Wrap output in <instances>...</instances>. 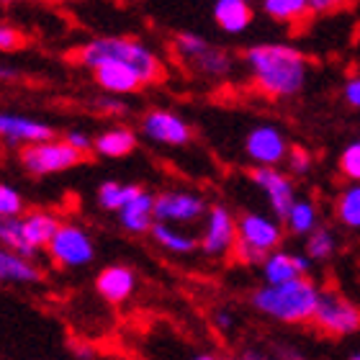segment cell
<instances>
[{
  "label": "cell",
  "mask_w": 360,
  "mask_h": 360,
  "mask_svg": "<svg viewBox=\"0 0 360 360\" xmlns=\"http://www.w3.org/2000/svg\"><path fill=\"white\" fill-rule=\"evenodd\" d=\"M193 360H219L217 355H211V353H201V355H195Z\"/></svg>",
  "instance_id": "ab89813d"
},
{
  "label": "cell",
  "mask_w": 360,
  "mask_h": 360,
  "mask_svg": "<svg viewBox=\"0 0 360 360\" xmlns=\"http://www.w3.org/2000/svg\"><path fill=\"white\" fill-rule=\"evenodd\" d=\"M23 46V34L8 23H0V52H15Z\"/></svg>",
  "instance_id": "1f68e13d"
},
{
  "label": "cell",
  "mask_w": 360,
  "mask_h": 360,
  "mask_svg": "<svg viewBox=\"0 0 360 360\" xmlns=\"http://www.w3.org/2000/svg\"><path fill=\"white\" fill-rule=\"evenodd\" d=\"M342 96H345L347 105H353V108H360V75L350 77L342 88Z\"/></svg>",
  "instance_id": "d590c367"
},
{
  "label": "cell",
  "mask_w": 360,
  "mask_h": 360,
  "mask_svg": "<svg viewBox=\"0 0 360 360\" xmlns=\"http://www.w3.org/2000/svg\"><path fill=\"white\" fill-rule=\"evenodd\" d=\"M250 0H217L214 3V21L224 34H242L252 23Z\"/></svg>",
  "instance_id": "7402d4cb"
},
{
  "label": "cell",
  "mask_w": 360,
  "mask_h": 360,
  "mask_svg": "<svg viewBox=\"0 0 360 360\" xmlns=\"http://www.w3.org/2000/svg\"><path fill=\"white\" fill-rule=\"evenodd\" d=\"M44 281V270L31 257L15 255L0 248V283L3 285H37Z\"/></svg>",
  "instance_id": "ac0fdd59"
},
{
  "label": "cell",
  "mask_w": 360,
  "mask_h": 360,
  "mask_svg": "<svg viewBox=\"0 0 360 360\" xmlns=\"http://www.w3.org/2000/svg\"><path fill=\"white\" fill-rule=\"evenodd\" d=\"M340 173L345 175L347 180L360 183V139L347 144L342 150V155H340Z\"/></svg>",
  "instance_id": "4dcf8cb0"
},
{
  "label": "cell",
  "mask_w": 360,
  "mask_h": 360,
  "mask_svg": "<svg viewBox=\"0 0 360 360\" xmlns=\"http://www.w3.org/2000/svg\"><path fill=\"white\" fill-rule=\"evenodd\" d=\"M0 139L11 147H31L54 139V129L41 119H31L21 113L0 111Z\"/></svg>",
  "instance_id": "5bb4252c"
},
{
  "label": "cell",
  "mask_w": 360,
  "mask_h": 360,
  "mask_svg": "<svg viewBox=\"0 0 360 360\" xmlns=\"http://www.w3.org/2000/svg\"><path fill=\"white\" fill-rule=\"evenodd\" d=\"M263 13L278 23H296L311 11L309 0H260Z\"/></svg>",
  "instance_id": "484cf974"
},
{
  "label": "cell",
  "mask_w": 360,
  "mask_h": 360,
  "mask_svg": "<svg viewBox=\"0 0 360 360\" xmlns=\"http://www.w3.org/2000/svg\"><path fill=\"white\" fill-rule=\"evenodd\" d=\"M237 245V219L224 203L209 206V214L203 219V232L198 237V250L206 257H226L234 252Z\"/></svg>",
  "instance_id": "30bf717a"
},
{
  "label": "cell",
  "mask_w": 360,
  "mask_h": 360,
  "mask_svg": "<svg viewBox=\"0 0 360 360\" xmlns=\"http://www.w3.org/2000/svg\"><path fill=\"white\" fill-rule=\"evenodd\" d=\"M26 214V203L18 188L0 183V219H18Z\"/></svg>",
  "instance_id": "f546056e"
},
{
  "label": "cell",
  "mask_w": 360,
  "mask_h": 360,
  "mask_svg": "<svg viewBox=\"0 0 360 360\" xmlns=\"http://www.w3.org/2000/svg\"><path fill=\"white\" fill-rule=\"evenodd\" d=\"M260 270H263L265 285H281L288 283V281H296V278H307V273L311 270V260L307 255H293V252L276 250L273 255L265 257Z\"/></svg>",
  "instance_id": "e0dca14e"
},
{
  "label": "cell",
  "mask_w": 360,
  "mask_h": 360,
  "mask_svg": "<svg viewBox=\"0 0 360 360\" xmlns=\"http://www.w3.org/2000/svg\"><path fill=\"white\" fill-rule=\"evenodd\" d=\"M350 0H309V8L314 11V13H332V11H340V8H345Z\"/></svg>",
  "instance_id": "8d00e7d4"
},
{
  "label": "cell",
  "mask_w": 360,
  "mask_h": 360,
  "mask_svg": "<svg viewBox=\"0 0 360 360\" xmlns=\"http://www.w3.org/2000/svg\"><path fill=\"white\" fill-rule=\"evenodd\" d=\"M319 288L311 278H296L281 285H257L250 293V304L257 314L281 324H307L314 319Z\"/></svg>",
  "instance_id": "7a4b0ae2"
},
{
  "label": "cell",
  "mask_w": 360,
  "mask_h": 360,
  "mask_svg": "<svg viewBox=\"0 0 360 360\" xmlns=\"http://www.w3.org/2000/svg\"><path fill=\"white\" fill-rule=\"evenodd\" d=\"M285 160H288V167H291L293 175H307L309 167H311V158H309V152L301 150V147H293Z\"/></svg>",
  "instance_id": "d6a6232c"
},
{
  "label": "cell",
  "mask_w": 360,
  "mask_h": 360,
  "mask_svg": "<svg viewBox=\"0 0 360 360\" xmlns=\"http://www.w3.org/2000/svg\"><path fill=\"white\" fill-rule=\"evenodd\" d=\"M65 142H68L72 150L80 152V155L93 152V136H90L88 131H83V129H72V131H68V134H65Z\"/></svg>",
  "instance_id": "836d02e7"
},
{
  "label": "cell",
  "mask_w": 360,
  "mask_h": 360,
  "mask_svg": "<svg viewBox=\"0 0 360 360\" xmlns=\"http://www.w3.org/2000/svg\"><path fill=\"white\" fill-rule=\"evenodd\" d=\"M96 291L108 304H124L136 291V273L129 265H105L96 278Z\"/></svg>",
  "instance_id": "2e32d148"
},
{
  "label": "cell",
  "mask_w": 360,
  "mask_h": 360,
  "mask_svg": "<svg viewBox=\"0 0 360 360\" xmlns=\"http://www.w3.org/2000/svg\"><path fill=\"white\" fill-rule=\"evenodd\" d=\"M116 217L129 234H150L155 226V193L142 188Z\"/></svg>",
  "instance_id": "d6986e66"
},
{
  "label": "cell",
  "mask_w": 360,
  "mask_h": 360,
  "mask_svg": "<svg viewBox=\"0 0 360 360\" xmlns=\"http://www.w3.org/2000/svg\"><path fill=\"white\" fill-rule=\"evenodd\" d=\"M0 248L11 250L15 255H23V257H31L34 260V250L31 245L26 242L23 237V224H21V217L18 219H0Z\"/></svg>",
  "instance_id": "4316f807"
},
{
  "label": "cell",
  "mask_w": 360,
  "mask_h": 360,
  "mask_svg": "<svg viewBox=\"0 0 360 360\" xmlns=\"http://www.w3.org/2000/svg\"><path fill=\"white\" fill-rule=\"evenodd\" d=\"M285 226L288 232L296 234V237H309L319 226V214H316V206L309 198H296V203L291 206L288 217H285Z\"/></svg>",
  "instance_id": "d4e9b609"
},
{
  "label": "cell",
  "mask_w": 360,
  "mask_h": 360,
  "mask_svg": "<svg viewBox=\"0 0 360 360\" xmlns=\"http://www.w3.org/2000/svg\"><path fill=\"white\" fill-rule=\"evenodd\" d=\"M283 242V226L257 211H248L237 219V245L232 255L245 265H263Z\"/></svg>",
  "instance_id": "277c9868"
},
{
  "label": "cell",
  "mask_w": 360,
  "mask_h": 360,
  "mask_svg": "<svg viewBox=\"0 0 360 360\" xmlns=\"http://www.w3.org/2000/svg\"><path fill=\"white\" fill-rule=\"evenodd\" d=\"M250 180L265 193V198H268L276 219L285 221L291 206L296 203V188H293V180L285 173H281L278 167H252V170H250Z\"/></svg>",
  "instance_id": "4fadbf2b"
},
{
  "label": "cell",
  "mask_w": 360,
  "mask_h": 360,
  "mask_svg": "<svg viewBox=\"0 0 360 360\" xmlns=\"http://www.w3.org/2000/svg\"><path fill=\"white\" fill-rule=\"evenodd\" d=\"M18 160H21V167L29 175H34V178H44V175L68 173V170H72V167L83 165L85 155L72 150L65 139H49V142L23 147Z\"/></svg>",
  "instance_id": "8992f818"
},
{
  "label": "cell",
  "mask_w": 360,
  "mask_h": 360,
  "mask_svg": "<svg viewBox=\"0 0 360 360\" xmlns=\"http://www.w3.org/2000/svg\"><path fill=\"white\" fill-rule=\"evenodd\" d=\"M311 324L322 335L347 338V335L360 332V307H355L353 301H347L338 291H322Z\"/></svg>",
  "instance_id": "ba28073f"
},
{
  "label": "cell",
  "mask_w": 360,
  "mask_h": 360,
  "mask_svg": "<svg viewBox=\"0 0 360 360\" xmlns=\"http://www.w3.org/2000/svg\"><path fill=\"white\" fill-rule=\"evenodd\" d=\"M46 255H49V260L54 265H60L65 270L88 268L96 260V242H93V237H90L85 226L62 221L54 240L46 248Z\"/></svg>",
  "instance_id": "52a82bcc"
},
{
  "label": "cell",
  "mask_w": 360,
  "mask_h": 360,
  "mask_svg": "<svg viewBox=\"0 0 360 360\" xmlns=\"http://www.w3.org/2000/svg\"><path fill=\"white\" fill-rule=\"evenodd\" d=\"M77 57L85 68H96L105 60H121L129 62L131 68H136V72L144 77V85L160 83L165 77V68L155 52L144 41H136L131 37H101L93 39L88 44H83L77 49Z\"/></svg>",
  "instance_id": "3957f363"
},
{
  "label": "cell",
  "mask_w": 360,
  "mask_h": 360,
  "mask_svg": "<svg viewBox=\"0 0 360 360\" xmlns=\"http://www.w3.org/2000/svg\"><path fill=\"white\" fill-rule=\"evenodd\" d=\"M211 322L217 327L219 332H232L234 330V314L229 309H217L214 314H211Z\"/></svg>",
  "instance_id": "e575fe53"
},
{
  "label": "cell",
  "mask_w": 360,
  "mask_h": 360,
  "mask_svg": "<svg viewBox=\"0 0 360 360\" xmlns=\"http://www.w3.org/2000/svg\"><path fill=\"white\" fill-rule=\"evenodd\" d=\"M21 224H23V237H26V242L31 245L34 252H39V250L49 248V242L54 240V234H57V229L62 226V221L52 211L34 209L23 214Z\"/></svg>",
  "instance_id": "ffe728a7"
},
{
  "label": "cell",
  "mask_w": 360,
  "mask_h": 360,
  "mask_svg": "<svg viewBox=\"0 0 360 360\" xmlns=\"http://www.w3.org/2000/svg\"><path fill=\"white\" fill-rule=\"evenodd\" d=\"M98 108H101V111H105V113H116V116H119V113H127V103H124L121 98H116V96L101 98V101H98Z\"/></svg>",
  "instance_id": "74e56055"
},
{
  "label": "cell",
  "mask_w": 360,
  "mask_h": 360,
  "mask_svg": "<svg viewBox=\"0 0 360 360\" xmlns=\"http://www.w3.org/2000/svg\"><path fill=\"white\" fill-rule=\"evenodd\" d=\"M245 152L255 162V167H278V162L288 158L291 147L281 129L273 124H260L250 129V134L245 136Z\"/></svg>",
  "instance_id": "7c38bea8"
},
{
  "label": "cell",
  "mask_w": 360,
  "mask_h": 360,
  "mask_svg": "<svg viewBox=\"0 0 360 360\" xmlns=\"http://www.w3.org/2000/svg\"><path fill=\"white\" fill-rule=\"evenodd\" d=\"M15 77V70L8 68V65H0V80H13Z\"/></svg>",
  "instance_id": "f35d334b"
},
{
  "label": "cell",
  "mask_w": 360,
  "mask_h": 360,
  "mask_svg": "<svg viewBox=\"0 0 360 360\" xmlns=\"http://www.w3.org/2000/svg\"><path fill=\"white\" fill-rule=\"evenodd\" d=\"M136 131L129 127H111L101 131L98 136H93V152L98 158H108V160H121L129 158L131 152L136 150Z\"/></svg>",
  "instance_id": "44dd1931"
},
{
  "label": "cell",
  "mask_w": 360,
  "mask_h": 360,
  "mask_svg": "<svg viewBox=\"0 0 360 360\" xmlns=\"http://www.w3.org/2000/svg\"><path fill=\"white\" fill-rule=\"evenodd\" d=\"M209 214V203L206 198L193 191H162L155 195V221L173 226H188L206 219Z\"/></svg>",
  "instance_id": "9c48e42d"
},
{
  "label": "cell",
  "mask_w": 360,
  "mask_h": 360,
  "mask_svg": "<svg viewBox=\"0 0 360 360\" xmlns=\"http://www.w3.org/2000/svg\"><path fill=\"white\" fill-rule=\"evenodd\" d=\"M245 360H268L265 355H260V353H248L245 355Z\"/></svg>",
  "instance_id": "60d3db41"
},
{
  "label": "cell",
  "mask_w": 360,
  "mask_h": 360,
  "mask_svg": "<svg viewBox=\"0 0 360 360\" xmlns=\"http://www.w3.org/2000/svg\"><path fill=\"white\" fill-rule=\"evenodd\" d=\"M150 237L155 240V245H158V248H162L165 252H170V255L188 257V255H193L195 250H198V237L188 234L183 226H173V224L155 221Z\"/></svg>",
  "instance_id": "603a6c76"
},
{
  "label": "cell",
  "mask_w": 360,
  "mask_h": 360,
  "mask_svg": "<svg viewBox=\"0 0 360 360\" xmlns=\"http://www.w3.org/2000/svg\"><path fill=\"white\" fill-rule=\"evenodd\" d=\"M142 134L155 144L186 147L193 136V129L178 113L167 111V108H152L142 116Z\"/></svg>",
  "instance_id": "8fae6325"
},
{
  "label": "cell",
  "mask_w": 360,
  "mask_h": 360,
  "mask_svg": "<svg viewBox=\"0 0 360 360\" xmlns=\"http://www.w3.org/2000/svg\"><path fill=\"white\" fill-rule=\"evenodd\" d=\"M335 250H338V240L327 226H316L314 232L307 237V257L311 263L330 260L335 255Z\"/></svg>",
  "instance_id": "f1b7e54d"
},
{
  "label": "cell",
  "mask_w": 360,
  "mask_h": 360,
  "mask_svg": "<svg viewBox=\"0 0 360 360\" xmlns=\"http://www.w3.org/2000/svg\"><path fill=\"white\" fill-rule=\"evenodd\" d=\"M175 52L195 75L209 77V80H221L232 72V54L191 31H183L175 37Z\"/></svg>",
  "instance_id": "5b68a950"
},
{
  "label": "cell",
  "mask_w": 360,
  "mask_h": 360,
  "mask_svg": "<svg viewBox=\"0 0 360 360\" xmlns=\"http://www.w3.org/2000/svg\"><path fill=\"white\" fill-rule=\"evenodd\" d=\"M252 80L265 96L291 98L307 83V57L288 44H255L245 52Z\"/></svg>",
  "instance_id": "6da1fadb"
},
{
  "label": "cell",
  "mask_w": 360,
  "mask_h": 360,
  "mask_svg": "<svg viewBox=\"0 0 360 360\" xmlns=\"http://www.w3.org/2000/svg\"><path fill=\"white\" fill-rule=\"evenodd\" d=\"M142 191V186H134V183H119V180H105L98 188V206L103 211H111V214H119L124 206H127L136 193Z\"/></svg>",
  "instance_id": "cb8c5ba5"
},
{
  "label": "cell",
  "mask_w": 360,
  "mask_h": 360,
  "mask_svg": "<svg viewBox=\"0 0 360 360\" xmlns=\"http://www.w3.org/2000/svg\"><path fill=\"white\" fill-rule=\"evenodd\" d=\"M93 77L111 96H129V93H136L139 88H144V77L136 72V68L121 60H105L96 65Z\"/></svg>",
  "instance_id": "9a60e30c"
},
{
  "label": "cell",
  "mask_w": 360,
  "mask_h": 360,
  "mask_svg": "<svg viewBox=\"0 0 360 360\" xmlns=\"http://www.w3.org/2000/svg\"><path fill=\"white\" fill-rule=\"evenodd\" d=\"M0 3H13V0H0Z\"/></svg>",
  "instance_id": "7bdbcfd3"
},
{
  "label": "cell",
  "mask_w": 360,
  "mask_h": 360,
  "mask_svg": "<svg viewBox=\"0 0 360 360\" xmlns=\"http://www.w3.org/2000/svg\"><path fill=\"white\" fill-rule=\"evenodd\" d=\"M350 360H360V350H358V353H353V358H350Z\"/></svg>",
  "instance_id": "b9f144b4"
},
{
  "label": "cell",
  "mask_w": 360,
  "mask_h": 360,
  "mask_svg": "<svg viewBox=\"0 0 360 360\" xmlns=\"http://www.w3.org/2000/svg\"><path fill=\"white\" fill-rule=\"evenodd\" d=\"M335 211H338L340 224H345L347 229H360V183L340 193Z\"/></svg>",
  "instance_id": "83f0119b"
}]
</instances>
